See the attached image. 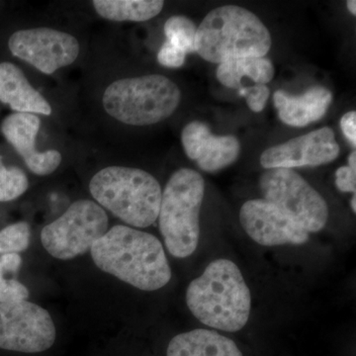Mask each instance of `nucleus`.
<instances>
[{
    "instance_id": "obj_1",
    "label": "nucleus",
    "mask_w": 356,
    "mask_h": 356,
    "mask_svg": "<svg viewBox=\"0 0 356 356\" xmlns=\"http://www.w3.org/2000/svg\"><path fill=\"white\" fill-rule=\"evenodd\" d=\"M90 252L98 268L144 291L161 289L172 278L161 241L131 227L114 226Z\"/></svg>"
},
{
    "instance_id": "obj_2",
    "label": "nucleus",
    "mask_w": 356,
    "mask_h": 356,
    "mask_svg": "<svg viewBox=\"0 0 356 356\" xmlns=\"http://www.w3.org/2000/svg\"><path fill=\"white\" fill-rule=\"evenodd\" d=\"M186 303L200 323L222 332L241 331L247 325L252 295L240 268L226 259H216L192 280Z\"/></svg>"
},
{
    "instance_id": "obj_3",
    "label": "nucleus",
    "mask_w": 356,
    "mask_h": 356,
    "mask_svg": "<svg viewBox=\"0 0 356 356\" xmlns=\"http://www.w3.org/2000/svg\"><path fill=\"white\" fill-rule=\"evenodd\" d=\"M271 36L255 14L236 6L218 7L204 18L195 36V53L207 62L266 57Z\"/></svg>"
},
{
    "instance_id": "obj_4",
    "label": "nucleus",
    "mask_w": 356,
    "mask_h": 356,
    "mask_svg": "<svg viewBox=\"0 0 356 356\" xmlns=\"http://www.w3.org/2000/svg\"><path fill=\"white\" fill-rule=\"evenodd\" d=\"M98 204L122 221L147 228L156 221L161 207V185L139 168L109 166L96 173L89 184Z\"/></svg>"
},
{
    "instance_id": "obj_5",
    "label": "nucleus",
    "mask_w": 356,
    "mask_h": 356,
    "mask_svg": "<svg viewBox=\"0 0 356 356\" xmlns=\"http://www.w3.org/2000/svg\"><path fill=\"white\" fill-rule=\"evenodd\" d=\"M204 191L202 175L191 168L173 172L165 185L158 219L159 231L172 257H191L198 247Z\"/></svg>"
},
{
    "instance_id": "obj_6",
    "label": "nucleus",
    "mask_w": 356,
    "mask_h": 356,
    "mask_svg": "<svg viewBox=\"0 0 356 356\" xmlns=\"http://www.w3.org/2000/svg\"><path fill=\"white\" fill-rule=\"evenodd\" d=\"M177 84L161 74L119 79L103 95L105 111L122 123L147 126L172 116L180 103Z\"/></svg>"
},
{
    "instance_id": "obj_7",
    "label": "nucleus",
    "mask_w": 356,
    "mask_h": 356,
    "mask_svg": "<svg viewBox=\"0 0 356 356\" xmlns=\"http://www.w3.org/2000/svg\"><path fill=\"white\" fill-rule=\"evenodd\" d=\"M108 216L97 203L76 201L56 221L44 227L42 245L56 259L69 261L91 250L108 229Z\"/></svg>"
},
{
    "instance_id": "obj_8",
    "label": "nucleus",
    "mask_w": 356,
    "mask_h": 356,
    "mask_svg": "<svg viewBox=\"0 0 356 356\" xmlns=\"http://www.w3.org/2000/svg\"><path fill=\"white\" fill-rule=\"evenodd\" d=\"M259 187L264 200L292 218L309 233L324 229L329 219L327 202L294 170H267L259 178Z\"/></svg>"
},
{
    "instance_id": "obj_9",
    "label": "nucleus",
    "mask_w": 356,
    "mask_h": 356,
    "mask_svg": "<svg viewBox=\"0 0 356 356\" xmlns=\"http://www.w3.org/2000/svg\"><path fill=\"white\" fill-rule=\"evenodd\" d=\"M55 341L56 327L48 311L27 300L0 303V348L38 353Z\"/></svg>"
},
{
    "instance_id": "obj_10",
    "label": "nucleus",
    "mask_w": 356,
    "mask_h": 356,
    "mask_svg": "<svg viewBox=\"0 0 356 356\" xmlns=\"http://www.w3.org/2000/svg\"><path fill=\"white\" fill-rule=\"evenodd\" d=\"M8 47L13 56L46 74L72 65L79 54L74 36L51 28L19 30L10 37Z\"/></svg>"
},
{
    "instance_id": "obj_11",
    "label": "nucleus",
    "mask_w": 356,
    "mask_h": 356,
    "mask_svg": "<svg viewBox=\"0 0 356 356\" xmlns=\"http://www.w3.org/2000/svg\"><path fill=\"white\" fill-rule=\"evenodd\" d=\"M240 221L248 236L264 247L303 245L309 240V232L264 199L243 204Z\"/></svg>"
},
{
    "instance_id": "obj_12",
    "label": "nucleus",
    "mask_w": 356,
    "mask_h": 356,
    "mask_svg": "<svg viewBox=\"0 0 356 356\" xmlns=\"http://www.w3.org/2000/svg\"><path fill=\"white\" fill-rule=\"evenodd\" d=\"M339 154V147L334 131L324 127L269 147L261 154V163L266 170H292L302 166L327 165Z\"/></svg>"
},
{
    "instance_id": "obj_13",
    "label": "nucleus",
    "mask_w": 356,
    "mask_h": 356,
    "mask_svg": "<svg viewBox=\"0 0 356 356\" xmlns=\"http://www.w3.org/2000/svg\"><path fill=\"white\" fill-rule=\"evenodd\" d=\"M185 154L195 161L206 172H216L235 163L241 153V144L234 136H215L209 126L193 121L181 134Z\"/></svg>"
},
{
    "instance_id": "obj_14",
    "label": "nucleus",
    "mask_w": 356,
    "mask_h": 356,
    "mask_svg": "<svg viewBox=\"0 0 356 356\" xmlns=\"http://www.w3.org/2000/svg\"><path fill=\"white\" fill-rule=\"evenodd\" d=\"M39 117L29 113H13L1 123V132L6 139L24 159L26 165L37 175H48L55 172L62 163V154L55 149L38 152L35 147L39 132Z\"/></svg>"
},
{
    "instance_id": "obj_15",
    "label": "nucleus",
    "mask_w": 356,
    "mask_h": 356,
    "mask_svg": "<svg viewBox=\"0 0 356 356\" xmlns=\"http://www.w3.org/2000/svg\"><path fill=\"white\" fill-rule=\"evenodd\" d=\"M332 100L331 91L321 86H313L301 95H290L284 90H277L273 95L280 120L292 127H305L321 120Z\"/></svg>"
},
{
    "instance_id": "obj_16",
    "label": "nucleus",
    "mask_w": 356,
    "mask_h": 356,
    "mask_svg": "<svg viewBox=\"0 0 356 356\" xmlns=\"http://www.w3.org/2000/svg\"><path fill=\"white\" fill-rule=\"evenodd\" d=\"M0 102L16 113H51V107L43 95L33 88L19 67L11 63L0 64Z\"/></svg>"
},
{
    "instance_id": "obj_17",
    "label": "nucleus",
    "mask_w": 356,
    "mask_h": 356,
    "mask_svg": "<svg viewBox=\"0 0 356 356\" xmlns=\"http://www.w3.org/2000/svg\"><path fill=\"white\" fill-rule=\"evenodd\" d=\"M168 356H243L229 337L211 330L182 332L168 344Z\"/></svg>"
},
{
    "instance_id": "obj_18",
    "label": "nucleus",
    "mask_w": 356,
    "mask_h": 356,
    "mask_svg": "<svg viewBox=\"0 0 356 356\" xmlns=\"http://www.w3.org/2000/svg\"><path fill=\"white\" fill-rule=\"evenodd\" d=\"M274 76L273 63L267 58L247 57L229 58L218 65L217 79L226 88L241 89L247 76L257 84H266Z\"/></svg>"
},
{
    "instance_id": "obj_19",
    "label": "nucleus",
    "mask_w": 356,
    "mask_h": 356,
    "mask_svg": "<svg viewBox=\"0 0 356 356\" xmlns=\"http://www.w3.org/2000/svg\"><path fill=\"white\" fill-rule=\"evenodd\" d=\"M165 2L161 0H95L96 13L112 21L144 22L159 15Z\"/></svg>"
},
{
    "instance_id": "obj_20",
    "label": "nucleus",
    "mask_w": 356,
    "mask_h": 356,
    "mask_svg": "<svg viewBox=\"0 0 356 356\" xmlns=\"http://www.w3.org/2000/svg\"><path fill=\"white\" fill-rule=\"evenodd\" d=\"M196 31L197 27L185 16H172L165 24L166 41L175 44L186 55L195 53Z\"/></svg>"
},
{
    "instance_id": "obj_21",
    "label": "nucleus",
    "mask_w": 356,
    "mask_h": 356,
    "mask_svg": "<svg viewBox=\"0 0 356 356\" xmlns=\"http://www.w3.org/2000/svg\"><path fill=\"white\" fill-rule=\"evenodd\" d=\"M29 186L27 175L17 166L6 168L0 156V202L15 200Z\"/></svg>"
},
{
    "instance_id": "obj_22",
    "label": "nucleus",
    "mask_w": 356,
    "mask_h": 356,
    "mask_svg": "<svg viewBox=\"0 0 356 356\" xmlns=\"http://www.w3.org/2000/svg\"><path fill=\"white\" fill-rule=\"evenodd\" d=\"M31 229L26 222L9 225L0 231V254H19L29 247Z\"/></svg>"
},
{
    "instance_id": "obj_23",
    "label": "nucleus",
    "mask_w": 356,
    "mask_h": 356,
    "mask_svg": "<svg viewBox=\"0 0 356 356\" xmlns=\"http://www.w3.org/2000/svg\"><path fill=\"white\" fill-rule=\"evenodd\" d=\"M29 297V290L16 280L0 278V303L25 301Z\"/></svg>"
},
{
    "instance_id": "obj_24",
    "label": "nucleus",
    "mask_w": 356,
    "mask_h": 356,
    "mask_svg": "<svg viewBox=\"0 0 356 356\" xmlns=\"http://www.w3.org/2000/svg\"><path fill=\"white\" fill-rule=\"evenodd\" d=\"M240 95L247 98L248 107L254 112H261L266 107L270 91L266 84H255L250 88L238 89Z\"/></svg>"
},
{
    "instance_id": "obj_25",
    "label": "nucleus",
    "mask_w": 356,
    "mask_h": 356,
    "mask_svg": "<svg viewBox=\"0 0 356 356\" xmlns=\"http://www.w3.org/2000/svg\"><path fill=\"white\" fill-rule=\"evenodd\" d=\"M185 57H186V54L184 51L168 41L161 46L158 54L159 64L163 67H172V69H177V67L184 65Z\"/></svg>"
},
{
    "instance_id": "obj_26",
    "label": "nucleus",
    "mask_w": 356,
    "mask_h": 356,
    "mask_svg": "<svg viewBox=\"0 0 356 356\" xmlns=\"http://www.w3.org/2000/svg\"><path fill=\"white\" fill-rule=\"evenodd\" d=\"M336 184L341 192H350L355 194L356 170L350 166H341L336 172Z\"/></svg>"
},
{
    "instance_id": "obj_27",
    "label": "nucleus",
    "mask_w": 356,
    "mask_h": 356,
    "mask_svg": "<svg viewBox=\"0 0 356 356\" xmlns=\"http://www.w3.org/2000/svg\"><path fill=\"white\" fill-rule=\"evenodd\" d=\"M341 128L346 139L356 146V112L350 111L344 114L341 120Z\"/></svg>"
},
{
    "instance_id": "obj_28",
    "label": "nucleus",
    "mask_w": 356,
    "mask_h": 356,
    "mask_svg": "<svg viewBox=\"0 0 356 356\" xmlns=\"http://www.w3.org/2000/svg\"><path fill=\"white\" fill-rule=\"evenodd\" d=\"M0 261L4 267L6 273L16 274L19 271L22 259L19 254H0Z\"/></svg>"
},
{
    "instance_id": "obj_29",
    "label": "nucleus",
    "mask_w": 356,
    "mask_h": 356,
    "mask_svg": "<svg viewBox=\"0 0 356 356\" xmlns=\"http://www.w3.org/2000/svg\"><path fill=\"white\" fill-rule=\"evenodd\" d=\"M346 6H348V10L353 15H356V1L355 0H348L346 2Z\"/></svg>"
},
{
    "instance_id": "obj_30",
    "label": "nucleus",
    "mask_w": 356,
    "mask_h": 356,
    "mask_svg": "<svg viewBox=\"0 0 356 356\" xmlns=\"http://www.w3.org/2000/svg\"><path fill=\"white\" fill-rule=\"evenodd\" d=\"M348 166L353 168V170H356V153L355 152H353L350 154V158H348Z\"/></svg>"
},
{
    "instance_id": "obj_31",
    "label": "nucleus",
    "mask_w": 356,
    "mask_h": 356,
    "mask_svg": "<svg viewBox=\"0 0 356 356\" xmlns=\"http://www.w3.org/2000/svg\"><path fill=\"white\" fill-rule=\"evenodd\" d=\"M355 198H356L355 194H353V199H351V201H350L351 209H353V212H355V213L356 212Z\"/></svg>"
},
{
    "instance_id": "obj_32",
    "label": "nucleus",
    "mask_w": 356,
    "mask_h": 356,
    "mask_svg": "<svg viewBox=\"0 0 356 356\" xmlns=\"http://www.w3.org/2000/svg\"><path fill=\"white\" fill-rule=\"evenodd\" d=\"M6 270H4V267L2 266L1 261H0V278L4 277L6 275Z\"/></svg>"
}]
</instances>
